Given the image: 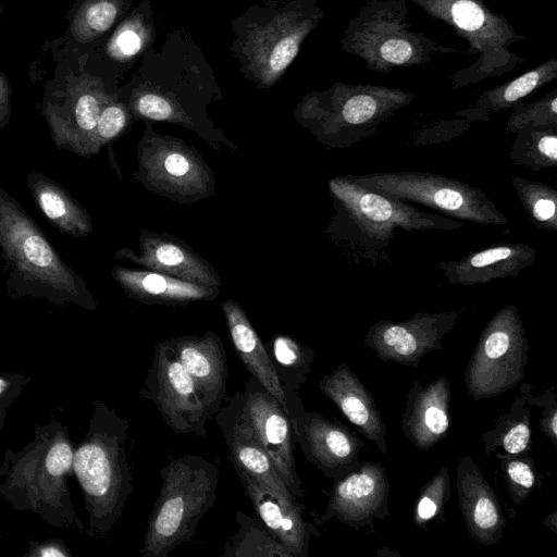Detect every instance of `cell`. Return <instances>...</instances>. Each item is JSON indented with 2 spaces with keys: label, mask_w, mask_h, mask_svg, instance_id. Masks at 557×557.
Wrapping results in <instances>:
<instances>
[{
  "label": "cell",
  "mask_w": 557,
  "mask_h": 557,
  "mask_svg": "<svg viewBox=\"0 0 557 557\" xmlns=\"http://www.w3.org/2000/svg\"><path fill=\"white\" fill-rule=\"evenodd\" d=\"M73 463V453L66 443H57L48 453L46 465L49 472L60 476L69 471Z\"/></svg>",
  "instance_id": "cell-37"
},
{
  "label": "cell",
  "mask_w": 557,
  "mask_h": 557,
  "mask_svg": "<svg viewBox=\"0 0 557 557\" xmlns=\"http://www.w3.org/2000/svg\"><path fill=\"white\" fill-rule=\"evenodd\" d=\"M318 387L360 434L374 442L382 454L387 451L386 425L375 399L345 362L325 374Z\"/></svg>",
  "instance_id": "cell-18"
},
{
  "label": "cell",
  "mask_w": 557,
  "mask_h": 557,
  "mask_svg": "<svg viewBox=\"0 0 557 557\" xmlns=\"http://www.w3.org/2000/svg\"><path fill=\"white\" fill-rule=\"evenodd\" d=\"M350 177L371 190L432 208L461 222L486 225L508 223L506 215L480 188L454 177L414 171Z\"/></svg>",
  "instance_id": "cell-5"
},
{
  "label": "cell",
  "mask_w": 557,
  "mask_h": 557,
  "mask_svg": "<svg viewBox=\"0 0 557 557\" xmlns=\"http://www.w3.org/2000/svg\"><path fill=\"white\" fill-rule=\"evenodd\" d=\"M451 15L455 23L468 32L479 29L485 21L482 9L471 0L456 1L451 8Z\"/></svg>",
  "instance_id": "cell-35"
},
{
  "label": "cell",
  "mask_w": 557,
  "mask_h": 557,
  "mask_svg": "<svg viewBox=\"0 0 557 557\" xmlns=\"http://www.w3.org/2000/svg\"><path fill=\"white\" fill-rule=\"evenodd\" d=\"M456 488L470 536L485 546L497 543L503 536L507 519L497 494L471 456L459 460Z\"/></svg>",
  "instance_id": "cell-17"
},
{
  "label": "cell",
  "mask_w": 557,
  "mask_h": 557,
  "mask_svg": "<svg viewBox=\"0 0 557 557\" xmlns=\"http://www.w3.org/2000/svg\"><path fill=\"white\" fill-rule=\"evenodd\" d=\"M0 249L12 298L37 297L94 310L87 283L67 265L36 221L0 185Z\"/></svg>",
  "instance_id": "cell-1"
},
{
  "label": "cell",
  "mask_w": 557,
  "mask_h": 557,
  "mask_svg": "<svg viewBox=\"0 0 557 557\" xmlns=\"http://www.w3.org/2000/svg\"><path fill=\"white\" fill-rule=\"evenodd\" d=\"M267 350L283 386L289 417L304 406L299 392L309 376L314 360V351L287 335L274 336L270 341Z\"/></svg>",
  "instance_id": "cell-24"
},
{
  "label": "cell",
  "mask_w": 557,
  "mask_h": 557,
  "mask_svg": "<svg viewBox=\"0 0 557 557\" xmlns=\"http://www.w3.org/2000/svg\"><path fill=\"white\" fill-rule=\"evenodd\" d=\"M329 188L341 210L369 239L387 245L394 231H454L463 222L424 212L410 202L371 190L350 175L331 178Z\"/></svg>",
  "instance_id": "cell-7"
},
{
  "label": "cell",
  "mask_w": 557,
  "mask_h": 557,
  "mask_svg": "<svg viewBox=\"0 0 557 557\" xmlns=\"http://www.w3.org/2000/svg\"><path fill=\"white\" fill-rule=\"evenodd\" d=\"M134 177L148 190L182 205L215 194L212 169L181 138L156 133L147 124L137 147Z\"/></svg>",
  "instance_id": "cell-4"
},
{
  "label": "cell",
  "mask_w": 557,
  "mask_h": 557,
  "mask_svg": "<svg viewBox=\"0 0 557 557\" xmlns=\"http://www.w3.org/2000/svg\"><path fill=\"white\" fill-rule=\"evenodd\" d=\"M139 395L156 406L175 434L208 438L207 422L213 417L177 359L169 338L156 345Z\"/></svg>",
  "instance_id": "cell-8"
},
{
  "label": "cell",
  "mask_w": 557,
  "mask_h": 557,
  "mask_svg": "<svg viewBox=\"0 0 557 557\" xmlns=\"http://www.w3.org/2000/svg\"><path fill=\"white\" fill-rule=\"evenodd\" d=\"M450 476L447 466H442L437 473L420 491L413 511V522L417 527H425L432 519L444 512V507L450 498Z\"/></svg>",
  "instance_id": "cell-30"
},
{
  "label": "cell",
  "mask_w": 557,
  "mask_h": 557,
  "mask_svg": "<svg viewBox=\"0 0 557 557\" xmlns=\"http://www.w3.org/2000/svg\"><path fill=\"white\" fill-rule=\"evenodd\" d=\"M512 186L531 222L541 230H557V190L544 183L512 176Z\"/></svg>",
  "instance_id": "cell-28"
},
{
  "label": "cell",
  "mask_w": 557,
  "mask_h": 557,
  "mask_svg": "<svg viewBox=\"0 0 557 557\" xmlns=\"http://www.w3.org/2000/svg\"><path fill=\"white\" fill-rule=\"evenodd\" d=\"M236 474L256 515L269 532L293 552L295 557H307L311 537H320L321 532L313 523L304 519L306 506L283 497L245 472L236 471Z\"/></svg>",
  "instance_id": "cell-15"
},
{
  "label": "cell",
  "mask_w": 557,
  "mask_h": 557,
  "mask_svg": "<svg viewBox=\"0 0 557 557\" xmlns=\"http://www.w3.org/2000/svg\"><path fill=\"white\" fill-rule=\"evenodd\" d=\"M131 113L120 102H109L101 111L90 146V156L98 154L108 144L121 136L129 126Z\"/></svg>",
  "instance_id": "cell-31"
},
{
  "label": "cell",
  "mask_w": 557,
  "mask_h": 557,
  "mask_svg": "<svg viewBox=\"0 0 557 557\" xmlns=\"http://www.w3.org/2000/svg\"><path fill=\"white\" fill-rule=\"evenodd\" d=\"M26 184L42 214L58 231L75 239L92 233L90 214L63 186L37 171L28 172Z\"/></svg>",
  "instance_id": "cell-23"
},
{
  "label": "cell",
  "mask_w": 557,
  "mask_h": 557,
  "mask_svg": "<svg viewBox=\"0 0 557 557\" xmlns=\"http://www.w3.org/2000/svg\"><path fill=\"white\" fill-rule=\"evenodd\" d=\"M529 344L516 306L499 309L484 326L465 370V384L474 400L503 394L524 376Z\"/></svg>",
  "instance_id": "cell-6"
},
{
  "label": "cell",
  "mask_w": 557,
  "mask_h": 557,
  "mask_svg": "<svg viewBox=\"0 0 557 557\" xmlns=\"http://www.w3.org/2000/svg\"><path fill=\"white\" fill-rule=\"evenodd\" d=\"M289 419L295 443L324 476L335 481L360 467L364 443L339 420L305 408Z\"/></svg>",
  "instance_id": "cell-12"
},
{
  "label": "cell",
  "mask_w": 557,
  "mask_h": 557,
  "mask_svg": "<svg viewBox=\"0 0 557 557\" xmlns=\"http://www.w3.org/2000/svg\"><path fill=\"white\" fill-rule=\"evenodd\" d=\"M4 387V382L2 380H0V392L3 389Z\"/></svg>",
  "instance_id": "cell-43"
},
{
  "label": "cell",
  "mask_w": 557,
  "mask_h": 557,
  "mask_svg": "<svg viewBox=\"0 0 557 557\" xmlns=\"http://www.w3.org/2000/svg\"><path fill=\"white\" fill-rule=\"evenodd\" d=\"M169 339L207 410L214 418L226 397L227 363L222 341L213 331Z\"/></svg>",
  "instance_id": "cell-16"
},
{
  "label": "cell",
  "mask_w": 557,
  "mask_h": 557,
  "mask_svg": "<svg viewBox=\"0 0 557 557\" xmlns=\"http://www.w3.org/2000/svg\"><path fill=\"white\" fill-rule=\"evenodd\" d=\"M556 125L524 128L516 133L509 158L516 165L534 171L557 166Z\"/></svg>",
  "instance_id": "cell-27"
},
{
  "label": "cell",
  "mask_w": 557,
  "mask_h": 557,
  "mask_svg": "<svg viewBox=\"0 0 557 557\" xmlns=\"http://www.w3.org/2000/svg\"><path fill=\"white\" fill-rule=\"evenodd\" d=\"M412 53L410 44L403 39L387 40L381 47L382 57L392 63L400 64L409 60Z\"/></svg>",
  "instance_id": "cell-39"
},
{
  "label": "cell",
  "mask_w": 557,
  "mask_h": 557,
  "mask_svg": "<svg viewBox=\"0 0 557 557\" xmlns=\"http://www.w3.org/2000/svg\"><path fill=\"white\" fill-rule=\"evenodd\" d=\"M160 493L139 548L143 557H166L191 541L216 499L219 469L202 456L185 454L172 458L160 469Z\"/></svg>",
  "instance_id": "cell-3"
},
{
  "label": "cell",
  "mask_w": 557,
  "mask_h": 557,
  "mask_svg": "<svg viewBox=\"0 0 557 557\" xmlns=\"http://www.w3.org/2000/svg\"><path fill=\"white\" fill-rule=\"evenodd\" d=\"M535 260V249L522 243L494 245L459 260L440 262L436 268L451 285L490 283L516 277Z\"/></svg>",
  "instance_id": "cell-20"
},
{
  "label": "cell",
  "mask_w": 557,
  "mask_h": 557,
  "mask_svg": "<svg viewBox=\"0 0 557 557\" xmlns=\"http://www.w3.org/2000/svg\"><path fill=\"white\" fill-rule=\"evenodd\" d=\"M41 556H63V553L54 547H48L40 552Z\"/></svg>",
  "instance_id": "cell-41"
},
{
  "label": "cell",
  "mask_w": 557,
  "mask_h": 557,
  "mask_svg": "<svg viewBox=\"0 0 557 557\" xmlns=\"http://www.w3.org/2000/svg\"><path fill=\"white\" fill-rule=\"evenodd\" d=\"M540 81V71H532L520 76L516 81L511 82L508 86H506L499 96H491L490 102L492 108H503L525 97L536 88Z\"/></svg>",
  "instance_id": "cell-34"
},
{
  "label": "cell",
  "mask_w": 557,
  "mask_h": 557,
  "mask_svg": "<svg viewBox=\"0 0 557 557\" xmlns=\"http://www.w3.org/2000/svg\"><path fill=\"white\" fill-rule=\"evenodd\" d=\"M450 384L445 376L423 386L413 381L401 416V430L416 447L429 450L449 428Z\"/></svg>",
  "instance_id": "cell-19"
},
{
  "label": "cell",
  "mask_w": 557,
  "mask_h": 557,
  "mask_svg": "<svg viewBox=\"0 0 557 557\" xmlns=\"http://www.w3.org/2000/svg\"><path fill=\"white\" fill-rule=\"evenodd\" d=\"M495 457L499 460L509 495L516 505H521L535 488H541V476L528 455L495 454Z\"/></svg>",
  "instance_id": "cell-29"
},
{
  "label": "cell",
  "mask_w": 557,
  "mask_h": 557,
  "mask_svg": "<svg viewBox=\"0 0 557 557\" xmlns=\"http://www.w3.org/2000/svg\"><path fill=\"white\" fill-rule=\"evenodd\" d=\"M111 276L128 297L148 305L184 306L210 301L220 294L219 287L193 284L146 269L115 267Z\"/></svg>",
  "instance_id": "cell-21"
},
{
  "label": "cell",
  "mask_w": 557,
  "mask_h": 557,
  "mask_svg": "<svg viewBox=\"0 0 557 557\" xmlns=\"http://www.w3.org/2000/svg\"><path fill=\"white\" fill-rule=\"evenodd\" d=\"M243 397L247 419L261 447L270 457L288 491L296 498L304 497L305 490L296 470V443L289 417L281 404L252 375L245 383Z\"/></svg>",
  "instance_id": "cell-11"
},
{
  "label": "cell",
  "mask_w": 557,
  "mask_h": 557,
  "mask_svg": "<svg viewBox=\"0 0 557 557\" xmlns=\"http://www.w3.org/2000/svg\"><path fill=\"white\" fill-rule=\"evenodd\" d=\"M391 492L385 468L374 461H362L349 474L334 481L329 492L324 513L314 516L318 525L331 519L355 529L373 528L375 519L391 516L388 495Z\"/></svg>",
  "instance_id": "cell-10"
},
{
  "label": "cell",
  "mask_w": 557,
  "mask_h": 557,
  "mask_svg": "<svg viewBox=\"0 0 557 557\" xmlns=\"http://www.w3.org/2000/svg\"><path fill=\"white\" fill-rule=\"evenodd\" d=\"M462 310L419 312L405 321L381 320L372 324L364 344L383 361L418 367L429 352L442 350V341L458 323Z\"/></svg>",
  "instance_id": "cell-9"
},
{
  "label": "cell",
  "mask_w": 557,
  "mask_h": 557,
  "mask_svg": "<svg viewBox=\"0 0 557 557\" xmlns=\"http://www.w3.org/2000/svg\"><path fill=\"white\" fill-rule=\"evenodd\" d=\"M300 38L299 33H286L272 42L264 61L269 76L278 75L292 63L298 52Z\"/></svg>",
  "instance_id": "cell-33"
},
{
  "label": "cell",
  "mask_w": 557,
  "mask_h": 557,
  "mask_svg": "<svg viewBox=\"0 0 557 557\" xmlns=\"http://www.w3.org/2000/svg\"><path fill=\"white\" fill-rule=\"evenodd\" d=\"M114 258L193 284L219 288L222 285L212 264L181 238L165 232L140 230L139 253L129 248H120Z\"/></svg>",
  "instance_id": "cell-13"
},
{
  "label": "cell",
  "mask_w": 557,
  "mask_h": 557,
  "mask_svg": "<svg viewBox=\"0 0 557 557\" xmlns=\"http://www.w3.org/2000/svg\"><path fill=\"white\" fill-rule=\"evenodd\" d=\"M228 334L245 368L282 406L288 416L287 399L273 361L243 307L233 299L221 304Z\"/></svg>",
  "instance_id": "cell-22"
},
{
  "label": "cell",
  "mask_w": 557,
  "mask_h": 557,
  "mask_svg": "<svg viewBox=\"0 0 557 557\" xmlns=\"http://www.w3.org/2000/svg\"><path fill=\"white\" fill-rule=\"evenodd\" d=\"M543 399L545 405L540 419L541 430L554 445H557V405L553 388L550 392L546 391Z\"/></svg>",
  "instance_id": "cell-38"
},
{
  "label": "cell",
  "mask_w": 557,
  "mask_h": 557,
  "mask_svg": "<svg viewBox=\"0 0 557 557\" xmlns=\"http://www.w3.org/2000/svg\"><path fill=\"white\" fill-rule=\"evenodd\" d=\"M547 519L550 520V523H546L544 525L549 528L554 533H556L557 532L556 511L553 512L549 517H547Z\"/></svg>",
  "instance_id": "cell-42"
},
{
  "label": "cell",
  "mask_w": 557,
  "mask_h": 557,
  "mask_svg": "<svg viewBox=\"0 0 557 557\" xmlns=\"http://www.w3.org/2000/svg\"><path fill=\"white\" fill-rule=\"evenodd\" d=\"M115 47L123 55H133L141 47V38L132 28H124L115 39Z\"/></svg>",
  "instance_id": "cell-40"
},
{
  "label": "cell",
  "mask_w": 557,
  "mask_h": 557,
  "mask_svg": "<svg viewBox=\"0 0 557 557\" xmlns=\"http://www.w3.org/2000/svg\"><path fill=\"white\" fill-rule=\"evenodd\" d=\"M127 419L100 404L91 422L90 436L73 456L74 471L85 492L92 528L108 534L123 515L133 492Z\"/></svg>",
  "instance_id": "cell-2"
},
{
  "label": "cell",
  "mask_w": 557,
  "mask_h": 557,
  "mask_svg": "<svg viewBox=\"0 0 557 557\" xmlns=\"http://www.w3.org/2000/svg\"><path fill=\"white\" fill-rule=\"evenodd\" d=\"M117 13L116 5L109 0H99L89 5L85 13L87 26L96 32L102 33L110 28Z\"/></svg>",
  "instance_id": "cell-36"
},
{
  "label": "cell",
  "mask_w": 557,
  "mask_h": 557,
  "mask_svg": "<svg viewBox=\"0 0 557 557\" xmlns=\"http://www.w3.org/2000/svg\"><path fill=\"white\" fill-rule=\"evenodd\" d=\"M557 124V98L534 103L515 111L507 123L506 132L516 134L524 128H535Z\"/></svg>",
  "instance_id": "cell-32"
},
{
  "label": "cell",
  "mask_w": 557,
  "mask_h": 557,
  "mask_svg": "<svg viewBox=\"0 0 557 557\" xmlns=\"http://www.w3.org/2000/svg\"><path fill=\"white\" fill-rule=\"evenodd\" d=\"M213 419L225 440L235 472L257 478L283 497L297 500L255 436L244 409L243 392L230 397Z\"/></svg>",
  "instance_id": "cell-14"
},
{
  "label": "cell",
  "mask_w": 557,
  "mask_h": 557,
  "mask_svg": "<svg viewBox=\"0 0 557 557\" xmlns=\"http://www.w3.org/2000/svg\"><path fill=\"white\" fill-rule=\"evenodd\" d=\"M238 531L225 541L224 557H295L285 545L278 542L260 519L236 512Z\"/></svg>",
  "instance_id": "cell-26"
},
{
  "label": "cell",
  "mask_w": 557,
  "mask_h": 557,
  "mask_svg": "<svg viewBox=\"0 0 557 557\" xmlns=\"http://www.w3.org/2000/svg\"><path fill=\"white\" fill-rule=\"evenodd\" d=\"M527 394L515 399L509 410L499 416L492 430L483 433L482 441L486 454H495L498 448L511 456L528 455L531 448V410L527 407Z\"/></svg>",
  "instance_id": "cell-25"
}]
</instances>
